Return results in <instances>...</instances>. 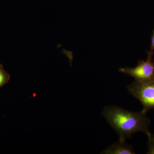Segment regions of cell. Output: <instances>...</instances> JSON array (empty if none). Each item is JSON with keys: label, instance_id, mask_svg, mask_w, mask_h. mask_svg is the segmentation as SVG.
Here are the masks:
<instances>
[{"label": "cell", "instance_id": "5b68a950", "mask_svg": "<svg viewBox=\"0 0 154 154\" xmlns=\"http://www.w3.org/2000/svg\"><path fill=\"white\" fill-rule=\"evenodd\" d=\"M10 78V75L5 70L2 65H0V88L8 82Z\"/></svg>", "mask_w": 154, "mask_h": 154}, {"label": "cell", "instance_id": "52a82bcc", "mask_svg": "<svg viewBox=\"0 0 154 154\" xmlns=\"http://www.w3.org/2000/svg\"><path fill=\"white\" fill-rule=\"evenodd\" d=\"M154 50V30L153 31L151 36V42L150 50V52L153 53Z\"/></svg>", "mask_w": 154, "mask_h": 154}, {"label": "cell", "instance_id": "8992f818", "mask_svg": "<svg viewBox=\"0 0 154 154\" xmlns=\"http://www.w3.org/2000/svg\"><path fill=\"white\" fill-rule=\"evenodd\" d=\"M148 147L147 154H154V135L151 134L148 136Z\"/></svg>", "mask_w": 154, "mask_h": 154}, {"label": "cell", "instance_id": "6da1fadb", "mask_svg": "<svg viewBox=\"0 0 154 154\" xmlns=\"http://www.w3.org/2000/svg\"><path fill=\"white\" fill-rule=\"evenodd\" d=\"M103 116L112 128L119 136V141L125 142L126 139L132 137L135 133L140 132L151 134L149 126L151 123L146 113L142 111L133 112L115 106L104 107Z\"/></svg>", "mask_w": 154, "mask_h": 154}, {"label": "cell", "instance_id": "277c9868", "mask_svg": "<svg viewBox=\"0 0 154 154\" xmlns=\"http://www.w3.org/2000/svg\"><path fill=\"white\" fill-rule=\"evenodd\" d=\"M105 154H135L132 146L128 144L125 142L119 140L116 143L103 151L101 153Z\"/></svg>", "mask_w": 154, "mask_h": 154}, {"label": "cell", "instance_id": "3957f363", "mask_svg": "<svg viewBox=\"0 0 154 154\" xmlns=\"http://www.w3.org/2000/svg\"><path fill=\"white\" fill-rule=\"evenodd\" d=\"M153 53L147 52L146 60L139 61L138 64L134 68H121L119 72L134 78L136 81L148 82L154 80V61Z\"/></svg>", "mask_w": 154, "mask_h": 154}, {"label": "cell", "instance_id": "7a4b0ae2", "mask_svg": "<svg viewBox=\"0 0 154 154\" xmlns=\"http://www.w3.org/2000/svg\"><path fill=\"white\" fill-rule=\"evenodd\" d=\"M127 89L129 94L143 105L142 112L146 113L154 109V80L148 82L135 80L127 86Z\"/></svg>", "mask_w": 154, "mask_h": 154}]
</instances>
